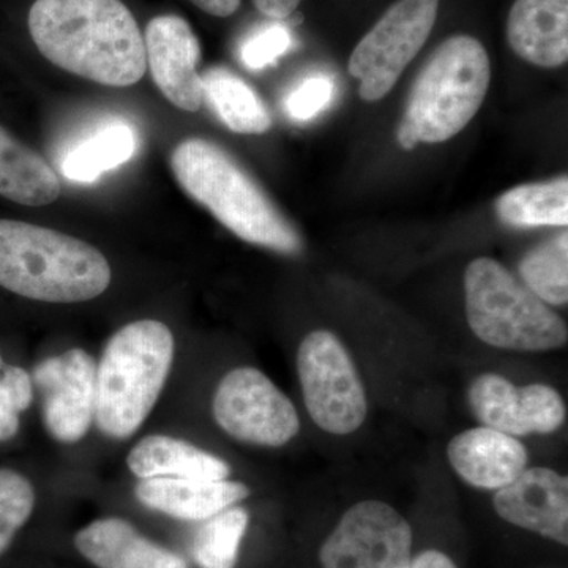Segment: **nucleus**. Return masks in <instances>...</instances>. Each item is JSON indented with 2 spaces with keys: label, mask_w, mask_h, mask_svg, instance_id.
<instances>
[{
  "label": "nucleus",
  "mask_w": 568,
  "mask_h": 568,
  "mask_svg": "<svg viewBox=\"0 0 568 568\" xmlns=\"http://www.w3.org/2000/svg\"><path fill=\"white\" fill-rule=\"evenodd\" d=\"M469 403L481 424L510 436L548 435L566 422V405L555 388L544 384L517 387L493 373L474 381Z\"/></svg>",
  "instance_id": "f8f14e48"
},
{
  "label": "nucleus",
  "mask_w": 568,
  "mask_h": 568,
  "mask_svg": "<svg viewBox=\"0 0 568 568\" xmlns=\"http://www.w3.org/2000/svg\"><path fill=\"white\" fill-rule=\"evenodd\" d=\"M61 181L47 160L0 126V196L40 207L61 196Z\"/></svg>",
  "instance_id": "aec40b11"
},
{
  "label": "nucleus",
  "mask_w": 568,
  "mask_h": 568,
  "mask_svg": "<svg viewBox=\"0 0 568 568\" xmlns=\"http://www.w3.org/2000/svg\"><path fill=\"white\" fill-rule=\"evenodd\" d=\"M298 376L310 417L324 432L349 435L368 413L364 386L351 355L334 334L306 335L297 354Z\"/></svg>",
  "instance_id": "0eeeda50"
},
{
  "label": "nucleus",
  "mask_w": 568,
  "mask_h": 568,
  "mask_svg": "<svg viewBox=\"0 0 568 568\" xmlns=\"http://www.w3.org/2000/svg\"><path fill=\"white\" fill-rule=\"evenodd\" d=\"M495 510L510 525L568 545V481L548 467L525 469L497 489Z\"/></svg>",
  "instance_id": "4468645a"
},
{
  "label": "nucleus",
  "mask_w": 568,
  "mask_h": 568,
  "mask_svg": "<svg viewBox=\"0 0 568 568\" xmlns=\"http://www.w3.org/2000/svg\"><path fill=\"white\" fill-rule=\"evenodd\" d=\"M111 280L106 257L88 242L50 227L0 220L3 290L48 304H78L102 295Z\"/></svg>",
  "instance_id": "7ed1b4c3"
},
{
  "label": "nucleus",
  "mask_w": 568,
  "mask_h": 568,
  "mask_svg": "<svg viewBox=\"0 0 568 568\" xmlns=\"http://www.w3.org/2000/svg\"><path fill=\"white\" fill-rule=\"evenodd\" d=\"M74 547L97 568H189L178 552L149 540L121 518L95 519L78 530Z\"/></svg>",
  "instance_id": "dca6fc26"
},
{
  "label": "nucleus",
  "mask_w": 568,
  "mask_h": 568,
  "mask_svg": "<svg viewBox=\"0 0 568 568\" xmlns=\"http://www.w3.org/2000/svg\"><path fill=\"white\" fill-rule=\"evenodd\" d=\"M134 495L142 506L168 517L205 521L242 503L250 496V489L231 480L156 477L141 480Z\"/></svg>",
  "instance_id": "a211bd4d"
},
{
  "label": "nucleus",
  "mask_w": 568,
  "mask_h": 568,
  "mask_svg": "<svg viewBox=\"0 0 568 568\" xmlns=\"http://www.w3.org/2000/svg\"><path fill=\"white\" fill-rule=\"evenodd\" d=\"M97 364L80 347L44 358L33 381L43 395V422L58 443H80L95 417Z\"/></svg>",
  "instance_id": "9b49d317"
},
{
  "label": "nucleus",
  "mask_w": 568,
  "mask_h": 568,
  "mask_svg": "<svg viewBox=\"0 0 568 568\" xmlns=\"http://www.w3.org/2000/svg\"><path fill=\"white\" fill-rule=\"evenodd\" d=\"M437 9L439 0H398L355 47L349 73L365 102H379L395 88L435 28Z\"/></svg>",
  "instance_id": "6e6552de"
},
{
  "label": "nucleus",
  "mask_w": 568,
  "mask_h": 568,
  "mask_svg": "<svg viewBox=\"0 0 568 568\" xmlns=\"http://www.w3.org/2000/svg\"><path fill=\"white\" fill-rule=\"evenodd\" d=\"M173 332L142 320L115 332L97 364L95 420L102 435L129 439L151 416L174 362Z\"/></svg>",
  "instance_id": "20e7f679"
},
{
  "label": "nucleus",
  "mask_w": 568,
  "mask_h": 568,
  "mask_svg": "<svg viewBox=\"0 0 568 568\" xmlns=\"http://www.w3.org/2000/svg\"><path fill=\"white\" fill-rule=\"evenodd\" d=\"M410 568H457V566H455L454 560L444 555V552L432 549V551H425L422 552L420 556H417V558L410 562Z\"/></svg>",
  "instance_id": "2f4dec72"
},
{
  "label": "nucleus",
  "mask_w": 568,
  "mask_h": 568,
  "mask_svg": "<svg viewBox=\"0 0 568 568\" xmlns=\"http://www.w3.org/2000/svg\"><path fill=\"white\" fill-rule=\"evenodd\" d=\"M197 9L216 18H227L241 7V0H190Z\"/></svg>",
  "instance_id": "7c9ffc66"
},
{
  "label": "nucleus",
  "mask_w": 568,
  "mask_h": 568,
  "mask_svg": "<svg viewBox=\"0 0 568 568\" xmlns=\"http://www.w3.org/2000/svg\"><path fill=\"white\" fill-rule=\"evenodd\" d=\"M291 43L290 32L283 26H271L246 41L242 48V61L250 70H263L286 54Z\"/></svg>",
  "instance_id": "c85d7f7f"
},
{
  "label": "nucleus",
  "mask_w": 568,
  "mask_h": 568,
  "mask_svg": "<svg viewBox=\"0 0 568 568\" xmlns=\"http://www.w3.org/2000/svg\"><path fill=\"white\" fill-rule=\"evenodd\" d=\"M145 62L152 80L179 110L203 108V78L197 73L201 44L192 26L178 14H162L144 32Z\"/></svg>",
  "instance_id": "ddd939ff"
},
{
  "label": "nucleus",
  "mask_w": 568,
  "mask_h": 568,
  "mask_svg": "<svg viewBox=\"0 0 568 568\" xmlns=\"http://www.w3.org/2000/svg\"><path fill=\"white\" fill-rule=\"evenodd\" d=\"M248 514L230 507L205 519L193 541V559L200 568H234L242 538L248 528Z\"/></svg>",
  "instance_id": "b1692460"
},
{
  "label": "nucleus",
  "mask_w": 568,
  "mask_h": 568,
  "mask_svg": "<svg viewBox=\"0 0 568 568\" xmlns=\"http://www.w3.org/2000/svg\"><path fill=\"white\" fill-rule=\"evenodd\" d=\"M448 462L473 487H507L528 466V450L514 436L480 426L450 440Z\"/></svg>",
  "instance_id": "2eb2a0df"
},
{
  "label": "nucleus",
  "mask_w": 568,
  "mask_h": 568,
  "mask_svg": "<svg viewBox=\"0 0 568 568\" xmlns=\"http://www.w3.org/2000/svg\"><path fill=\"white\" fill-rule=\"evenodd\" d=\"M213 417L227 435L253 446L282 447L301 429L291 399L248 366L223 377L213 396Z\"/></svg>",
  "instance_id": "1a4fd4ad"
},
{
  "label": "nucleus",
  "mask_w": 568,
  "mask_h": 568,
  "mask_svg": "<svg viewBox=\"0 0 568 568\" xmlns=\"http://www.w3.org/2000/svg\"><path fill=\"white\" fill-rule=\"evenodd\" d=\"M466 316L474 334L495 347L549 351L567 345V325L503 264L478 257L465 274Z\"/></svg>",
  "instance_id": "423d86ee"
},
{
  "label": "nucleus",
  "mask_w": 568,
  "mask_h": 568,
  "mask_svg": "<svg viewBox=\"0 0 568 568\" xmlns=\"http://www.w3.org/2000/svg\"><path fill=\"white\" fill-rule=\"evenodd\" d=\"M171 168L182 189L242 241L282 254L302 252L293 223L220 145L200 138L182 141Z\"/></svg>",
  "instance_id": "f03ea898"
},
{
  "label": "nucleus",
  "mask_w": 568,
  "mask_h": 568,
  "mask_svg": "<svg viewBox=\"0 0 568 568\" xmlns=\"http://www.w3.org/2000/svg\"><path fill=\"white\" fill-rule=\"evenodd\" d=\"M332 97H334V82L328 78H306L287 95V114L295 121H312L327 108V104L332 102Z\"/></svg>",
  "instance_id": "cd10ccee"
},
{
  "label": "nucleus",
  "mask_w": 568,
  "mask_h": 568,
  "mask_svg": "<svg viewBox=\"0 0 568 568\" xmlns=\"http://www.w3.org/2000/svg\"><path fill=\"white\" fill-rule=\"evenodd\" d=\"M31 376L21 366L3 364L0 357V443L13 439L20 432V414L31 407Z\"/></svg>",
  "instance_id": "bb28decb"
},
{
  "label": "nucleus",
  "mask_w": 568,
  "mask_h": 568,
  "mask_svg": "<svg viewBox=\"0 0 568 568\" xmlns=\"http://www.w3.org/2000/svg\"><path fill=\"white\" fill-rule=\"evenodd\" d=\"M28 26L41 54L77 77L129 88L148 71L144 36L122 0H36Z\"/></svg>",
  "instance_id": "f257e3e1"
},
{
  "label": "nucleus",
  "mask_w": 568,
  "mask_h": 568,
  "mask_svg": "<svg viewBox=\"0 0 568 568\" xmlns=\"http://www.w3.org/2000/svg\"><path fill=\"white\" fill-rule=\"evenodd\" d=\"M254 7L271 18V20H284L297 10L301 0H253Z\"/></svg>",
  "instance_id": "c756f323"
},
{
  "label": "nucleus",
  "mask_w": 568,
  "mask_h": 568,
  "mask_svg": "<svg viewBox=\"0 0 568 568\" xmlns=\"http://www.w3.org/2000/svg\"><path fill=\"white\" fill-rule=\"evenodd\" d=\"M491 67L484 44L469 36L444 41L420 71L398 126V142L413 151L457 136L487 97Z\"/></svg>",
  "instance_id": "39448f33"
},
{
  "label": "nucleus",
  "mask_w": 568,
  "mask_h": 568,
  "mask_svg": "<svg viewBox=\"0 0 568 568\" xmlns=\"http://www.w3.org/2000/svg\"><path fill=\"white\" fill-rule=\"evenodd\" d=\"M36 507V489L17 470L0 469V556L10 548Z\"/></svg>",
  "instance_id": "a878e982"
},
{
  "label": "nucleus",
  "mask_w": 568,
  "mask_h": 568,
  "mask_svg": "<svg viewBox=\"0 0 568 568\" xmlns=\"http://www.w3.org/2000/svg\"><path fill=\"white\" fill-rule=\"evenodd\" d=\"M507 40L523 61L558 69L568 59V0H517L507 21Z\"/></svg>",
  "instance_id": "f3484780"
},
{
  "label": "nucleus",
  "mask_w": 568,
  "mask_h": 568,
  "mask_svg": "<svg viewBox=\"0 0 568 568\" xmlns=\"http://www.w3.org/2000/svg\"><path fill=\"white\" fill-rule=\"evenodd\" d=\"M136 151V134L125 122H112L74 145L63 159V175L70 181L91 183L100 175L129 162Z\"/></svg>",
  "instance_id": "5701e85b"
},
{
  "label": "nucleus",
  "mask_w": 568,
  "mask_h": 568,
  "mask_svg": "<svg viewBox=\"0 0 568 568\" xmlns=\"http://www.w3.org/2000/svg\"><path fill=\"white\" fill-rule=\"evenodd\" d=\"M413 529L379 500L355 504L321 547L323 568H410Z\"/></svg>",
  "instance_id": "9d476101"
},
{
  "label": "nucleus",
  "mask_w": 568,
  "mask_h": 568,
  "mask_svg": "<svg viewBox=\"0 0 568 568\" xmlns=\"http://www.w3.org/2000/svg\"><path fill=\"white\" fill-rule=\"evenodd\" d=\"M496 215L514 227L567 226V175L508 190L496 201Z\"/></svg>",
  "instance_id": "4be33fe9"
},
{
  "label": "nucleus",
  "mask_w": 568,
  "mask_h": 568,
  "mask_svg": "<svg viewBox=\"0 0 568 568\" xmlns=\"http://www.w3.org/2000/svg\"><path fill=\"white\" fill-rule=\"evenodd\" d=\"M201 78L204 102L227 129L241 134H263L272 129L271 112L261 97L233 71L215 67Z\"/></svg>",
  "instance_id": "412c9836"
},
{
  "label": "nucleus",
  "mask_w": 568,
  "mask_h": 568,
  "mask_svg": "<svg viewBox=\"0 0 568 568\" xmlns=\"http://www.w3.org/2000/svg\"><path fill=\"white\" fill-rule=\"evenodd\" d=\"M568 235H558L526 254L519 274L526 286L549 305L568 301Z\"/></svg>",
  "instance_id": "393cba45"
},
{
  "label": "nucleus",
  "mask_w": 568,
  "mask_h": 568,
  "mask_svg": "<svg viewBox=\"0 0 568 568\" xmlns=\"http://www.w3.org/2000/svg\"><path fill=\"white\" fill-rule=\"evenodd\" d=\"M126 465L141 480L156 477L226 480L231 474L230 465L222 458L185 440L163 435L141 439L130 450Z\"/></svg>",
  "instance_id": "6ab92c4d"
}]
</instances>
